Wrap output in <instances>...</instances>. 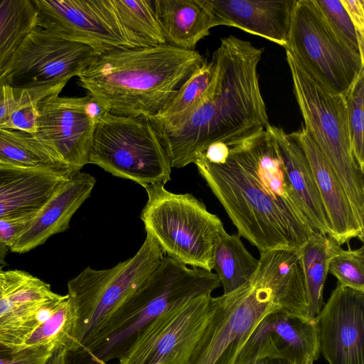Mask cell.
Segmentation results:
<instances>
[{"instance_id": "6da1fadb", "label": "cell", "mask_w": 364, "mask_h": 364, "mask_svg": "<svg viewBox=\"0 0 364 364\" xmlns=\"http://www.w3.org/2000/svg\"><path fill=\"white\" fill-rule=\"evenodd\" d=\"M263 51L234 36L222 38L212 57L215 79L203 102L173 122L151 121L171 168L193 164L197 154L213 142L269 124L257 73Z\"/></svg>"}, {"instance_id": "7a4b0ae2", "label": "cell", "mask_w": 364, "mask_h": 364, "mask_svg": "<svg viewBox=\"0 0 364 364\" xmlns=\"http://www.w3.org/2000/svg\"><path fill=\"white\" fill-rule=\"evenodd\" d=\"M258 259L245 285L212 297L208 319L186 364H233L265 315L276 310L294 315L302 311L306 293L297 251L265 250Z\"/></svg>"}, {"instance_id": "3957f363", "label": "cell", "mask_w": 364, "mask_h": 364, "mask_svg": "<svg viewBox=\"0 0 364 364\" xmlns=\"http://www.w3.org/2000/svg\"><path fill=\"white\" fill-rule=\"evenodd\" d=\"M204 61L195 50L166 43L117 49L97 55L77 84L107 112L150 119Z\"/></svg>"}, {"instance_id": "277c9868", "label": "cell", "mask_w": 364, "mask_h": 364, "mask_svg": "<svg viewBox=\"0 0 364 364\" xmlns=\"http://www.w3.org/2000/svg\"><path fill=\"white\" fill-rule=\"evenodd\" d=\"M221 285L210 271L164 256L158 267L112 314L80 350L67 354V364H106L120 359L141 332L166 310L211 293Z\"/></svg>"}, {"instance_id": "5b68a950", "label": "cell", "mask_w": 364, "mask_h": 364, "mask_svg": "<svg viewBox=\"0 0 364 364\" xmlns=\"http://www.w3.org/2000/svg\"><path fill=\"white\" fill-rule=\"evenodd\" d=\"M193 164L240 237L259 252L299 250L314 232L289 216L229 153L223 164L197 155Z\"/></svg>"}, {"instance_id": "8992f818", "label": "cell", "mask_w": 364, "mask_h": 364, "mask_svg": "<svg viewBox=\"0 0 364 364\" xmlns=\"http://www.w3.org/2000/svg\"><path fill=\"white\" fill-rule=\"evenodd\" d=\"M286 59L304 127L339 179L358 220L364 224V171L351 154L344 98L328 90L288 50Z\"/></svg>"}, {"instance_id": "52a82bcc", "label": "cell", "mask_w": 364, "mask_h": 364, "mask_svg": "<svg viewBox=\"0 0 364 364\" xmlns=\"http://www.w3.org/2000/svg\"><path fill=\"white\" fill-rule=\"evenodd\" d=\"M148 200L140 218L167 256L185 265L212 272L213 250L225 231L218 215L191 193L176 194L164 185L144 188Z\"/></svg>"}, {"instance_id": "ba28073f", "label": "cell", "mask_w": 364, "mask_h": 364, "mask_svg": "<svg viewBox=\"0 0 364 364\" xmlns=\"http://www.w3.org/2000/svg\"><path fill=\"white\" fill-rule=\"evenodd\" d=\"M164 252L146 234L136 255L107 269L87 267L68 283L75 314L73 345L68 354L82 349L117 308L158 267Z\"/></svg>"}, {"instance_id": "9c48e42d", "label": "cell", "mask_w": 364, "mask_h": 364, "mask_svg": "<svg viewBox=\"0 0 364 364\" xmlns=\"http://www.w3.org/2000/svg\"><path fill=\"white\" fill-rule=\"evenodd\" d=\"M88 164L144 188L165 185L171 166L150 119L106 112L96 122Z\"/></svg>"}, {"instance_id": "30bf717a", "label": "cell", "mask_w": 364, "mask_h": 364, "mask_svg": "<svg viewBox=\"0 0 364 364\" xmlns=\"http://www.w3.org/2000/svg\"><path fill=\"white\" fill-rule=\"evenodd\" d=\"M328 90L343 96L364 58L336 36L315 0H296L284 47Z\"/></svg>"}, {"instance_id": "8fae6325", "label": "cell", "mask_w": 364, "mask_h": 364, "mask_svg": "<svg viewBox=\"0 0 364 364\" xmlns=\"http://www.w3.org/2000/svg\"><path fill=\"white\" fill-rule=\"evenodd\" d=\"M37 26L90 46L97 55L147 46L123 22L114 0H32Z\"/></svg>"}, {"instance_id": "7c38bea8", "label": "cell", "mask_w": 364, "mask_h": 364, "mask_svg": "<svg viewBox=\"0 0 364 364\" xmlns=\"http://www.w3.org/2000/svg\"><path fill=\"white\" fill-rule=\"evenodd\" d=\"M211 294L173 306L141 332L119 364H186L208 319Z\"/></svg>"}, {"instance_id": "4fadbf2b", "label": "cell", "mask_w": 364, "mask_h": 364, "mask_svg": "<svg viewBox=\"0 0 364 364\" xmlns=\"http://www.w3.org/2000/svg\"><path fill=\"white\" fill-rule=\"evenodd\" d=\"M97 55L87 45L65 40L36 26L23 40L4 77L16 88L65 87Z\"/></svg>"}, {"instance_id": "5bb4252c", "label": "cell", "mask_w": 364, "mask_h": 364, "mask_svg": "<svg viewBox=\"0 0 364 364\" xmlns=\"http://www.w3.org/2000/svg\"><path fill=\"white\" fill-rule=\"evenodd\" d=\"M87 99L53 94L38 104L34 134L73 172L88 164L96 124L86 112Z\"/></svg>"}, {"instance_id": "9a60e30c", "label": "cell", "mask_w": 364, "mask_h": 364, "mask_svg": "<svg viewBox=\"0 0 364 364\" xmlns=\"http://www.w3.org/2000/svg\"><path fill=\"white\" fill-rule=\"evenodd\" d=\"M364 291L337 282L315 318L320 353L329 364H364Z\"/></svg>"}, {"instance_id": "2e32d148", "label": "cell", "mask_w": 364, "mask_h": 364, "mask_svg": "<svg viewBox=\"0 0 364 364\" xmlns=\"http://www.w3.org/2000/svg\"><path fill=\"white\" fill-rule=\"evenodd\" d=\"M320 355L314 321L291 315L280 310L265 315L239 350L233 364L254 360L277 358L291 364H304Z\"/></svg>"}, {"instance_id": "e0dca14e", "label": "cell", "mask_w": 364, "mask_h": 364, "mask_svg": "<svg viewBox=\"0 0 364 364\" xmlns=\"http://www.w3.org/2000/svg\"><path fill=\"white\" fill-rule=\"evenodd\" d=\"M229 144L230 156L254 176L266 193L289 216L311 228L289 183L277 142L268 125L232 137Z\"/></svg>"}, {"instance_id": "ac0fdd59", "label": "cell", "mask_w": 364, "mask_h": 364, "mask_svg": "<svg viewBox=\"0 0 364 364\" xmlns=\"http://www.w3.org/2000/svg\"><path fill=\"white\" fill-rule=\"evenodd\" d=\"M307 158L329 223L331 236L341 246L353 238L363 242L364 224L358 220L352 203L330 166L303 127L294 132Z\"/></svg>"}, {"instance_id": "d6986e66", "label": "cell", "mask_w": 364, "mask_h": 364, "mask_svg": "<svg viewBox=\"0 0 364 364\" xmlns=\"http://www.w3.org/2000/svg\"><path fill=\"white\" fill-rule=\"evenodd\" d=\"M95 183V178L86 172L80 171L71 175L21 233L11 250L24 253L53 235L65 231L73 215L90 196Z\"/></svg>"}, {"instance_id": "ffe728a7", "label": "cell", "mask_w": 364, "mask_h": 364, "mask_svg": "<svg viewBox=\"0 0 364 364\" xmlns=\"http://www.w3.org/2000/svg\"><path fill=\"white\" fill-rule=\"evenodd\" d=\"M221 25L233 26L285 47L296 0H206Z\"/></svg>"}, {"instance_id": "44dd1931", "label": "cell", "mask_w": 364, "mask_h": 364, "mask_svg": "<svg viewBox=\"0 0 364 364\" xmlns=\"http://www.w3.org/2000/svg\"><path fill=\"white\" fill-rule=\"evenodd\" d=\"M69 177L0 164V219L36 215Z\"/></svg>"}, {"instance_id": "7402d4cb", "label": "cell", "mask_w": 364, "mask_h": 364, "mask_svg": "<svg viewBox=\"0 0 364 364\" xmlns=\"http://www.w3.org/2000/svg\"><path fill=\"white\" fill-rule=\"evenodd\" d=\"M284 164L289 183L301 203L305 216L314 231L331 236L326 213L307 158L294 132L268 124Z\"/></svg>"}, {"instance_id": "603a6c76", "label": "cell", "mask_w": 364, "mask_h": 364, "mask_svg": "<svg viewBox=\"0 0 364 364\" xmlns=\"http://www.w3.org/2000/svg\"><path fill=\"white\" fill-rule=\"evenodd\" d=\"M154 5L166 43L181 49L194 50L221 25L206 0H154Z\"/></svg>"}, {"instance_id": "cb8c5ba5", "label": "cell", "mask_w": 364, "mask_h": 364, "mask_svg": "<svg viewBox=\"0 0 364 364\" xmlns=\"http://www.w3.org/2000/svg\"><path fill=\"white\" fill-rule=\"evenodd\" d=\"M0 164L65 176L75 173L60 161L34 134L8 129H0Z\"/></svg>"}, {"instance_id": "d4e9b609", "label": "cell", "mask_w": 364, "mask_h": 364, "mask_svg": "<svg viewBox=\"0 0 364 364\" xmlns=\"http://www.w3.org/2000/svg\"><path fill=\"white\" fill-rule=\"evenodd\" d=\"M341 247L328 235L314 232L298 250L306 291L307 318L310 321H314L323 307L328 263Z\"/></svg>"}, {"instance_id": "484cf974", "label": "cell", "mask_w": 364, "mask_h": 364, "mask_svg": "<svg viewBox=\"0 0 364 364\" xmlns=\"http://www.w3.org/2000/svg\"><path fill=\"white\" fill-rule=\"evenodd\" d=\"M259 259L247 250L238 233L224 231L217 239L213 250V269L223 287V294L245 285L255 272Z\"/></svg>"}, {"instance_id": "4316f807", "label": "cell", "mask_w": 364, "mask_h": 364, "mask_svg": "<svg viewBox=\"0 0 364 364\" xmlns=\"http://www.w3.org/2000/svg\"><path fill=\"white\" fill-rule=\"evenodd\" d=\"M36 26L37 11L32 0H0V78Z\"/></svg>"}, {"instance_id": "83f0119b", "label": "cell", "mask_w": 364, "mask_h": 364, "mask_svg": "<svg viewBox=\"0 0 364 364\" xmlns=\"http://www.w3.org/2000/svg\"><path fill=\"white\" fill-rule=\"evenodd\" d=\"M215 76V65L211 59L204 61L181 86L159 113L149 119L159 123H171L193 110L205 99Z\"/></svg>"}, {"instance_id": "f1b7e54d", "label": "cell", "mask_w": 364, "mask_h": 364, "mask_svg": "<svg viewBox=\"0 0 364 364\" xmlns=\"http://www.w3.org/2000/svg\"><path fill=\"white\" fill-rule=\"evenodd\" d=\"M65 297L58 294L49 299L28 303L1 316L0 342L20 347Z\"/></svg>"}, {"instance_id": "f546056e", "label": "cell", "mask_w": 364, "mask_h": 364, "mask_svg": "<svg viewBox=\"0 0 364 364\" xmlns=\"http://www.w3.org/2000/svg\"><path fill=\"white\" fill-rule=\"evenodd\" d=\"M57 295L48 284L26 272H0V317L23 304Z\"/></svg>"}, {"instance_id": "4dcf8cb0", "label": "cell", "mask_w": 364, "mask_h": 364, "mask_svg": "<svg viewBox=\"0 0 364 364\" xmlns=\"http://www.w3.org/2000/svg\"><path fill=\"white\" fill-rule=\"evenodd\" d=\"M74 310L68 294L51 315L41 323L18 348L52 345L69 351L73 345Z\"/></svg>"}, {"instance_id": "1f68e13d", "label": "cell", "mask_w": 364, "mask_h": 364, "mask_svg": "<svg viewBox=\"0 0 364 364\" xmlns=\"http://www.w3.org/2000/svg\"><path fill=\"white\" fill-rule=\"evenodd\" d=\"M124 24L148 45L166 43L154 0H114Z\"/></svg>"}, {"instance_id": "d6a6232c", "label": "cell", "mask_w": 364, "mask_h": 364, "mask_svg": "<svg viewBox=\"0 0 364 364\" xmlns=\"http://www.w3.org/2000/svg\"><path fill=\"white\" fill-rule=\"evenodd\" d=\"M343 97L346 108L351 154L364 171V69Z\"/></svg>"}, {"instance_id": "836d02e7", "label": "cell", "mask_w": 364, "mask_h": 364, "mask_svg": "<svg viewBox=\"0 0 364 364\" xmlns=\"http://www.w3.org/2000/svg\"><path fill=\"white\" fill-rule=\"evenodd\" d=\"M64 87L16 88L9 85L3 76L0 78V129H11L13 117L21 107L33 102H40L49 95L60 94Z\"/></svg>"}, {"instance_id": "e575fe53", "label": "cell", "mask_w": 364, "mask_h": 364, "mask_svg": "<svg viewBox=\"0 0 364 364\" xmlns=\"http://www.w3.org/2000/svg\"><path fill=\"white\" fill-rule=\"evenodd\" d=\"M328 273L340 284L364 291V246L354 250L341 247L329 261Z\"/></svg>"}, {"instance_id": "d590c367", "label": "cell", "mask_w": 364, "mask_h": 364, "mask_svg": "<svg viewBox=\"0 0 364 364\" xmlns=\"http://www.w3.org/2000/svg\"><path fill=\"white\" fill-rule=\"evenodd\" d=\"M336 36L350 49L364 58V46L340 0H315Z\"/></svg>"}, {"instance_id": "8d00e7d4", "label": "cell", "mask_w": 364, "mask_h": 364, "mask_svg": "<svg viewBox=\"0 0 364 364\" xmlns=\"http://www.w3.org/2000/svg\"><path fill=\"white\" fill-rule=\"evenodd\" d=\"M55 348L52 345L18 348L0 342V364H46Z\"/></svg>"}, {"instance_id": "74e56055", "label": "cell", "mask_w": 364, "mask_h": 364, "mask_svg": "<svg viewBox=\"0 0 364 364\" xmlns=\"http://www.w3.org/2000/svg\"><path fill=\"white\" fill-rule=\"evenodd\" d=\"M36 216V215H35ZM0 219V264L21 233L28 226L35 217Z\"/></svg>"}, {"instance_id": "f35d334b", "label": "cell", "mask_w": 364, "mask_h": 364, "mask_svg": "<svg viewBox=\"0 0 364 364\" xmlns=\"http://www.w3.org/2000/svg\"><path fill=\"white\" fill-rule=\"evenodd\" d=\"M355 28L360 43L364 46V0H340Z\"/></svg>"}, {"instance_id": "ab89813d", "label": "cell", "mask_w": 364, "mask_h": 364, "mask_svg": "<svg viewBox=\"0 0 364 364\" xmlns=\"http://www.w3.org/2000/svg\"><path fill=\"white\" fill-rule=\"evenodd\" d=\"M87 95V99L85 103V110L88 116L97 121L103 116L107 112L103 107L94 98Z\"/></svg>"}, {"instance_id": "60d3db41", "label": "cell", "mask_w": 364, "mask_h": 364, "mask_svg": "<svg viewBox=\"0 0 364 364\" xmlns=\"http://www.w3.org/2000/svg\"><path fill=\"white\" fill-rule=\"evenodd\" d=\"M68 350L63 347H57L46 364H67Z\"/></svg>"}, {"instance_id": "b9f144b4", "label": "cell", "mask_w": 364, "mask_h": 364, "mask_svg": "<svg viewBox=\"0 0 364 364\" xmlns=\"http://www.w3.org/2000/svg\"><path fill=\"white\" fill-rule=\"evenodd\" d=\"M246 364H291L288 360L277 358L264 357L260 358Z\"/></svg>"}, {"instance_id": "7bdbcfd3", "label": "cell", "mask_w": 364, "mask_h": 364, "mask_svg": "<svg viewBox=\"0 0 364 364\" xmlns=\"http://www.w3.org/2000/svg\"><path fill=\"white\" fill-rule=\"evenodd\" d=\"M304 364H314V360L311 359L307 360Z\"/></svg>"}, {"instance_id": "ee69618b", "label": "cell", "mask_w": 364, "mask_h": 364, "mask_svg": "<svg viewBox=\"0 0 364 364\" xmlns=\"http://www.w3.org/2000/svg\"><path fill=\"white\" fill-rule=\"evenodd\" d=\"M1 268L0 267V272H1Z\"/></svg>"}]
</instances>
